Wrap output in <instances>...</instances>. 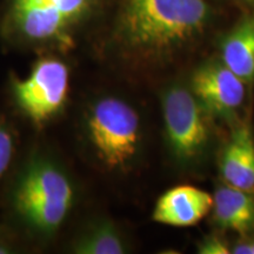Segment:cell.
<instances>
[{"mask_svg":"<svg viewBox=\"0 0 254 254\" xmlns=\"http://www.w3.org/2000/svg\"><path fill=\"white\" fill-rule=\"evenodd\" d=\"M243 1H246V2H251V4H254V0H243Z\"/></svg>","mask_w":254,"mask_h":254,"instance_id":"16","label":"cell"},{"mask_svg":"<svg viewBox=\"0 0 254 254\" xmlns=\"http://www.w3.org/2000/svg\"><path fill=\"white\" fill-rule=\"evenodd\" d=\"M221 62L245 84L254 81V15L244 18L222 41Z\"/></svg>","mask_w":254,"mask_h":254,"instance_id":"11","label":"cell"},{"mask_svg":"<svg viewBox=\"0 0 254 254\" xmlns=\"http://www.w3.org/2000/svg\"><path fill=\"white\" fill-rule=\"evenodd\" d=\"M74 198V186L65 170L52 159L34 157L15 180L11 202L31 231L46 237L64 224Z\"/></svg>","mask_w":254,"mask_h":254,"instance_id":"3","label":"cell"},{"mask_svg":"<svg viewBox=\"0 0 254 254\" xmlns=\"http://www.w3.org/2000/svg\"><path fill=\"white\" fill-rule=\"evenodd\" d=\"M0 243H4V241H2V240H0Z\"/></svg>","mask_w":254,"mask_h":254,"instance_id":"17","label":"cell"},{"mask_svg":"<svg viewBox=\"0 0 254 254\" xmlns=\"http://www.w3.org/2000/svg\"><path fill=\"white\" fill-rule=\"evenodd\" d=\"M220 173L225 184L254 193V135L244 123L233 132L222 152Z\"/></svg>","mask_w":254,"mask_h":254,"instance_id":"9","label":"cell"},{"mask_svg":"<svg viewBox=\"0 0 254 254\" xmlns=\"http://www.w3.org/2000/svg\"><path fill=\"white\" fill-rule=\"evenodd\" d=\"M245 82L222 62H211L193 73L190 91L207 113L228 119L245 100Z\"/></svg>","mask_w":254,"mask_h":254,"instance_id":"7","label":"cell"},{"mask_svg":"<svg viewBox=\"0 0 254 254\" xmlns=\"http://www.w3.org/2000/svg\"><path fill=\"white\" fill-rule=\"evenodd\" d=\"M213 196L194 186L183 185L166 190L154 206L153 218L159 224L176 227L196 225L212 211Z\"/></svg>","mask_w":254,"mask_h":254,"instance_id":"8","label":"cell"},{"mask_svg":"<svg viewBox=\"0 0 254 254\" xmlns=\"http://www.w3.org/2000/svg\"><path fill=\"white\" fill-rule=\"evenodd\" d=\"M198 253L200 254H228L231 253L230 246L221 237L213 234L202 239L198 244Z\"/></svg>","mask_w":254,"mask_h":254,"instance_id":"14","label":"cell"},{"mask_svg":"<svg viewBox=\"0 0 254 254\" xmlns=\"http://www.w3.org/2000/svg\"><path fill=\"white\" fill-rule=\"evenodd\" d=\"M100 0H5L0 32L8 43L66 52L99 7Z\"/></svg>","mask_w":254,"mask_h":254,"instance_id":"2","label":"cell"},{"mask_svg":"<svg viewBox=\"0 0 254 254\" xmlns=\"http://www.w3.org/2000/svg\"><path fill=\"white\" fill-rule=\"evenodd\" d=\"M84 135L95 160L109 171L129 170L140 153L142 125L128 101L105 95L84 114Z\"/></svg>","mask_w":254,"mask_h":254,"instance_id":"4","label":"cell"},{"mask_svg":"<svg viewBox=\"0 0 254 254\" xmlns=\"http://www.w3.org/2000/svg\"><path fill=\"white\" fill-rule=\"evenodd\" d=\"M14 154V135L4 120L0 119V179L8 170Z\"/></svg>","mask_w":254,"mask_h":254,"instance_id":"13","label":"cell"},{"mask_svg":"<svg viewBox=\"0 0 254 254\" xmlns=\"http://www.w3.org/2000/svg\"><path fill=\"white\" fill-rule=\"evenodd\" d=\"M68 92L69 69L56 57L39 59L28 77L12 82V93L19 110L36 125H44L62 112Z\"/></svg>","mask_w":254,"mask_h":254,"instance_id":"6","label":"cell"},{"mask_svg":"<svg viewBox=\"0 0 254 254\" xmlns=\"http://www.w3.org/2000/svg\"><path fill=\"white\" fill-rule=\"evenodd\" d=\"M165 133L171 153L183 164L198 159L207 148V111L192 91L180 85L168 87L163 95Z\"/></svg>","mask_w":254,"mask_h":254,"instance_id":"5","label":"cell"},{"mask_svg":"<svg viewBox=\"0 0 254 254\" xmlns=\"http://www.w3.org/2000/svg\"><path fill=\"white\" fill-rule=\"evenodd\" d=\"M77 254H123L126 253V243L113 222L99 220L91 224L71 246Z\"/></svg>","mask_w":254,"mask_h":254,"instance_id":"12","label":"cell"},{"mask_svg":"<svg viewBox=\"0 0 254 254\" xmlns=\"http://www.w3.org/2000/svg\"><path fill=\"white\" fill-rule=\"evenodd\" d=\"M233 254H254V236L246 238L231 249Z\"/></svg>","mask_w":254,"mask_h":254,"instance_id":"15","label":"cell"},{"mask_svg":"<svg viewBox=\"0 0 254 254\" xmlns=\"http://www.w3.org/2000/svg\"><path fill=\"white\" fill-rule=\"evenodd\" d=\"M209 19L206 0H120L114 36L132 56L159 59L195 40Z\"/></svg>","mask_w":254,"mask_h":254,"instance_id":"1","label":"cell"},{"mask_svg":"<svg viewBox=\"0 0 254 254\" xmlns=\"http://www.w3.org/2000/svg\"><path fill=\"white\" fill-rule=\"evenodd\" d=\"M213 221L222 230L249 236L254 232V193L225 185L213 196Z\"/></svg>","mask_w":254,"mask_h":254,"instance_id":"10","label":"cell"}]
</instances>
